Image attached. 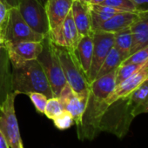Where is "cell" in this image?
<instances>
[{
	"mask_svg": "<svg viewBox=\"0 0 148 148\" xmlns=\"http://www.w3.org/2000/svg\"><path fill=\"white\" fill-rule=\"evenodd\" d=\"M11 61L8 56L6 46L3 42L0 43V104L5 99L7 95L12 92Z\"/></svg>",
	"mask_w": 148,
	"mask_h": 148,
	"instance_id": "obj_15",
	"label": "cell"
},
{
	"mask_svg": "<svg viewBox=\"0 0 148 148\" xmlns=\"http://www.w3.org/2000/svg\"><path fill=\"white\" fill-rule=\"evenodd\" d=\"M71 12L74 23L81 37L93 34L92 29L90 4L80 0H73Z\"/></svg>",
	"mask_w": 148,
	"mask_h": 148,
	"instance_id": "obj_14",
	"label": "cell"
},
{
	"mask_svg": "<svg viewBox=\"0 0 148 148\" xmlns=\"http://www.w3.org/2000/svg\"><path fill=\"white\" fill-rule=\"evenodd\" d=\"M53 123H54V125L58 130L69 129L71 126H72L75 124L71 114L65 110H64L58 116H57L53 119Z\"/></svg>",
	"mask_w": 148,
	"mask_h": 148,
	"instance_id": "obj_27",
	"label": "cell"
},
{
	"mask_svg": "<svg viewBox=\"0 0 148 148\" xmlns=\"http://www.w3.org/2000/svg\"><path fill=\"white\" fill-rule=\"evenodd\" d=\"M1 42H3V39H2L1 36H0V43H1Z\"/></svg>",
	"mask_w": 148,
	"mask_h": 148,
	"instance_id": "obj_35",
	"label": "cell"
},
{
	"mask_svg": "<svg viewBox=\"0 0 148 148\" xmlns=\"http://www.w3.org/2000/svg\"><path fill=\"white\" fill-rule=\"evenodd\" d=\"M104 1L106 0H91L90 1V5H101Z\"/></svg>",
	"mask_w": 148,
	"mask_h": 148,
	"instance_id": "obj_33",
	"label": "cell"
},
{
	"mask_svg": "<svg viewBox=\"0 0 148 148\" xmlns=\"http://www.w3.org/2000/svg\"><path fill=\"white\" fill-rule=\"evenodd\" d=\"M132 45V32L130 27L114 33L113 46L119 51L123 59H125L130 55Z\"/></svg>",
	"mask_w": 148,
	"mask_h": 148,
	"instance_id": "obj_21",
	"label": "cell"
},
{
	"mask_svg": "<svg viewBox=\"0 0 148 148\" xmlns=\"http://www.w3.org/2000/svg\"><path fill=\"white\" fill-rule=\"evenodd\" d=\"M142 113H148V79L127 97L109 106L102 118L100 130L122 138L128 132L132 119Z\"/></svg>",
	"mask_w": 148,
	"mask_h": 148,
	"instance_id": "obj_1",
	"label": "cell"
},
{
	"mask_svg": "<svg viewBox=\"0 0 148 148\" xmlns=\"http://www.w3.org/2000/svg\"><path fill=\"white\" fill-rule=\"evenodd\" d=\"M64 111L63 106L58 99V98L53 97L51 99H48L44 114L50 119L53 120L57 116H58L62 112Z\"/></svg>",
	"mask_w": 148,
	"mask_h": 148,
	"instance_id": "obj_24",
	"label": "cell"
},
{
	"mask_svg": "<svg viewBox=\"0 0 148 148\" xmlns=\"http://www.w3.org/2000/svg\"><path fill=\"white\" fill-rule=\"evenodd\" d=\"M89 96L90 94L79 95L76 93L66 83L58 97L63 106L64 110L71 114L77 127L81 125L83 115L88 104Z\"/></svg>",
	"mask_w": 148,
	"mask_h": 148,
	"instance_id": "obj_9",
	"label": "cell"
},
{
	"mask_svg": "<svg viewBox=\"0 0 148 148\" xmlns=\"http://www.w3.org/2000/svg\"><path fill=\"white\" fill-rule=\"evenodd\" d=\"M0 148H10L7 140L1 131H0Z\"/></svg>",
	"mask_w": 148,
	"mask_h": 148,
	"instance_id": "obj_31",
	"label": "cell"
},
{
	"mask_svg": "<svg viewBox=\"0 0 148 148\" xmlns=\"http://www.w3.org/2000/svg\"><path fill=\"white\" fill-rule=\"evenodd\" d=\"M123 60L124 59H123L122 56L120 55L119 51L114 46H112V48L110 50L109 53L106 57V58L98 72V75H97L96 79L105 75V74H107L111 71H116L119 68V66L121 64Z\"/></svg>",
	"mask_w": 148,
	"mask_h": 148,
	"instance_id": "obj_22",
	"label": "cell"
},
{
	"mask_svg": "<svg viewBox=\"0 0 148 148\" xmlns=\"http://www.w3.org/2000/svg\"><path fill=\"white\" fill-rule=\"evenodd\" d=\"M5 45L26 41L42 42L46 36L34 32L21 16L18 6L10 7L9 18L4 32L0 35Z\"/></svg>",
	"mask_w": 148,
	"mask_h": 148,
	"instance_id": "obj_5",
	"label": "cell"
},
{
	"mask_svg": "<svg viewBox=\"0 0 148 148\" xmlns=\"http://www.w3.org/2000/svg\"><path fill=\"white\" fill-rule=\"evenodd\" d=\"M8 56L12 67L19 66L22 64L37 59L43 49V41H26L17 44L5 45Z\"/></svg>",
	"mask_w": 148,
	"mask_h": 148,
	"instance_id": "obj_10",
	"label": "cell"
},
{
	"mask_svg": "<svg viewBox=\"0 0 148 148\" xmlns=\"http://www.w3.org/2000/svg\"><path fill=\"white\" fill-rule=\"evenodd\" d=\"M48 36L55 45L75 51L81 36L74 23L71 12H69L57 32L53 34H48Z\"/></svg>",
	"mask_w": 148,
	"mask_h": 148,
	"instance_id": "obj_11",
	"label": "cell"
},
{
	"mask_svg": "<svg viewBox=\"0 0 148 148\" xmlns=\"http://www.w3.org/2000/svg\"><path fill=\"white\" fill-rule=\"evenodd\" d=\"M37 60L45 73L53 97L58 98L66 84V79L56 51L55 44L48 35L43 40V49Z\"/></svg>",
	"mask_w": 148,
	"mask_h": 148,
	"instance_id": "obj_4",
	"label": "cell"
},
{
	"mask_svg": "<svg viewBox=\"0 0 148 148\" xmlns=\"http://www.w3.org/2000/svg\"><path fill=\"white\" fill-rule=\"evenodd\" d=\"M119 12H122L107 5H90V13H91L92 31L95 32L104 22H106L113 15Z\"/></svg>",
	"mask_w": 148,
	"mask_h": 148,
	"instance_id": "obj_20",
	"label": "cell"
},
{
	"mask_svg": "<svg viewBox=\"0 0 148 148\" xmlns=\"http://www.w3.org/2000/svg\"><path fill=\"white\" fill-rule=\"evenodd\" d=\"M18 8L25 21L36 32L47 36L49 25L45 6L38 0H18Z\"/></svg>",
	"mask_w": 148,
	"mask_h": 148,
	"instance_id": "obj_7",
	"label": "cell"
},
{
	"mask_svg": "<svg viewBox=\"0 0 148 148\" xmlns=\"http://www.w3.org/2000/svg\"><path fill=\"white\" fill-rule=\"evenodd\" d=\"M9 9L10 7L3 1L0 0V35H1L5 28L7 20L9 18Z\"/></svg>",
	"mask_w": 148,
	"mask_h": 148,
	"instance_id": "obj_29",
	"label": "cell"
},
{
	"mask_svg": "<svg viewBox=\"0 0 148 148\" xmlns=\"http://www.w3.org/2000/svg\"><path fill=\"white\" fill-rule=\"evenodd\" d=\"M138 12H122L113 15L108 20L104 22L96 31L115 33L121 30L129 28L138 18ZM95 31V32H96Z\"/></svg>",
	"mask_w": 148,
	"mask_h": 148,
	"instance_id": "obj_18",
	"label": "cell"
},
{
	"mask_svg": "<svg viewBox=\"0 0 148 148\" xmlns=\"http://www.w3.org/2000/svg\"><path fill=\"white\" fill-rule=\"evenodd\" d=\"M3 1L9 6V7H13L18 5V0H3Z\"/></svg>",
	"mask_w": 148,
	"mask_h": 148,
	"instance_id": "obj_32",
	"label": "cell"
},
{
	"mask_svg": "<svg viewBox=\"0 0 148 148\" xmlns=\"http://www.w3.org/2000/svg\"><path fill=\"white\" fill-rule=\"evenodd\" d=\"M12 92L17 94L28 95L31 92H40L48 99L53 98L49 81L37 59L12 67Z\"/></svg>",
	"mask_w": 148,
	"mask_h": 148,
	"instance_id": "obj_2",
	"label": "cell"
},
{
	"mask_svg": "<svg viewBox=\"0 0 148 148\" xmlns=\"http://www.w3.org/2000/svg\"><path fill=\"white\" fill-rule=\"evenodd\" d=\"M148 60V45L143 47L135 52L129 55L125 59H124L121 64H144Z\"/></svg>",
	"mask_w": 148,
	"mask_h": 148,
	"instance_id": "obj_26",
	"label": "cell"
},
{
	"mask_svg": "<svg viewBox=\"0 0 148 148\" xmlns=\"http://www.w3.org/2000/svg\"><path fill=\"white\" fill-rule=\"evenodd\" d=\"M101 5L112 7L120 12H137L132 0H106Z\"/></svg>",
	"mask_w": 148,
	"mask_h": 148,
	"instance_id": "obj_25",
	"label": "cell"
},
{
	"mask_svg": "<svg viewBox=\"0 0 148 148\" xmlns=\"http://www.w3.org/2000/svg\"><path fill=\"white\" fill-rule=\"evenodd\" d=\"M28 96L30 97L36 110L40 113H44L48 98L45 94L40 92H31L28 94Z\"/></svg>",
	"mask_w": 148,
	"mask_h": 148,
	"instance_id": "obj_28",
	"label": "cell"
},
{
	"mask_svg": "<svg viewBox=\"0 0 148 148\" xmlns=\"http://www.w3.org/2000/svg\"><path fill=\"white\" fill-rule=\"evenodd\" d=\"M146 79H148V60L138 71H136L131 77L116 86L113 92L106 99V104L109 107V106H111L117 100L127 97Z\"/></svg>",
	"mask_w": 148,
	"mask_h": 148,
	"instance_id": "obj_12",
	"label": "cell"
},
{
	"mask_svg": "<svg viewBox=\"0 0 148 148\" xmlns=\"http://www.w3.org/2000/svg\"><path fill=\"white\" fill-rule=\"evenodd\" d=\"M132 45L130 55L148 45V12L139 13L138 18L130 26Z\"/></svg>",
	"mask_w": 148,
	"mask_h": 148,
	"instance_id": "obj_16",
	"label": "cell"
},
{
	"mask_svg": "<svg viewBox=\"0 0 148 148\" xmlns=\"http://www.w3.org/2000/svg\"><path fill=\"white\" fill-rule=\"evenodd\" d=\"M75 52L82 69L88 78L93 53V34L81 37L75 49Z\"/></svg>",
	"mask_w": 148,
	"mask_h": 148,
	"instance_id": "obj_19",
	"label": "cell"
},
{
	"mask_svg": "<svg viewBox=\"0 0 148 148\" xmlns=\"http://www.w3.org/2000/svg\"><path fill=\"white\" fill-rule=\"evenodd\" d=\"M38 1L39 3H41L43 5H45V2H46V0H38Z\"/></svg>",
	"mask_w": 148,
	"mask_h": 148,
	"instance_id": "obj_34",
	"label": "cell"
},
{
	"mask_svg": "<svg viewBox=\"0 0 148 148\" xmlns=\"http://www.w3.org/2000/svg\"><path fill=\"white\" fill-rule=\"evenodd\" d=\"M66 83L79 95L90 94V83L74 50L55 45Z\"/></svg>",
	"mask_w": 148,
	"mask_h": 148,
	"instance_id": "obj_3",
	"label": "cell"
},
{
	"mask_svg": "<svg viewBox=\"0 0 148 148\" xmlns=\"http://www.w3.org/2000/svg\"><path fill=\"white\" fill-rule=\"evenodd\" d=\"M116 87V71L95 79L90 84V96L106 101Z\"/></svg>",
	"mask_w": 148,
	"mask_h": 148,
	"instance_id": "obj_17",
	"label": "cell"
},
{
	"mask_svg": "<svg viewBox=\"0 0 148 148\" xmlns=\"http://www.w3.org/2000/svg\"><path fill=\"white\" fill-rule=\"evenodd\" d=\"M113 45L114 33L102 31L93 32V53L88 74V81L90 84L96 79L106 57Z\"/></svg>",
	"mask_w": 148,
	"mask_h": 148,
	"instance_id": "obj_8",
	"label": "cell"
},
{
	"mask_svg": "<svg viewBox=\"0 0 148 148\" xmlns=\"http://www.w3.org/2000/svg\"><path fill=\"white\" fill-rule=\"evenodd\" d=\"M17 95L14 92L9 93L0 104V131L5 137L10 148H24L15 112Z\"/></svg>",
	"mask_w": 148,
	"mask_h": 148,
	"instance_id": "obj_6",
	"label": "cell"
},
{
	"mask_svg": "<svg viewBox=\"0 0 148 148\" xmlns=\"http://www.w3.org/2000/svg\"><path fill=\"white\" fill-rule=\"evenodd\" d=\"M145 64V63H144ZM144 64H120L116 70V86L131 77L132 74L138 71Z\"/></svg>",
	"mask_w": 148,
	"mask_h": 148,
	"instance_id": "obj_23",
	"label": "cell"
},
{
	"mask_svg": "<svg viewBox=\"0 0 148 148\" xmlns=\"http://www.w3.org/2000/svg\"><path fill=\"white\" fill-rule=\"evenodd\" d=\"M138 13L148 12V0H132Z\"/></svg>",
	"mask_w": 148,
	"mask_h": 148,
	"instance_id": "obj_30",
	"label": "cell"
},
{
	"mask_svg": "<svg viewBox=\"0 0 148 148\" xmlns=\"http://www.w3.org/2000/svg\"><path fill=\"white\" fill-rule=\"evenodd\" d=\"M73 0H46L45 10L49 25V34H53L71 10Z\"/></svg>",
	"mask_w": 148,
	"mask_h": 148,
	"instance_id": "obj_13",
	"label": "cell"
}]
</instances>
